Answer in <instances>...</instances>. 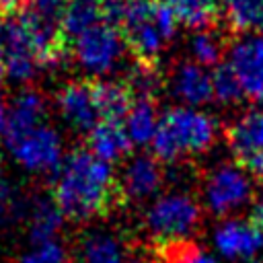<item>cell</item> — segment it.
<instances>
[{"instance_id":"cell-1","label":"cell","mask_w":263,"mask_h":263,"mask_svg":"<svg viewBox=\"0 0 263 263\" xmlns=\"http://www.w3.org/2000/svg\"><path fill=\"white\" fill-rule=\"evenodd\" d=\"M121 195L113 166L88 148L72 150L60 164L53 183V201L74 222H86L107 214Z\"/></svg>"},{"instance_id":"cell-2","label":"cell","mask_w":263,"mask_h":263,"mask_svg":"<svg viewBox=\"0 0 263 263\" xmlns=\"http://www.w3.org/2000/svg\"><path fill=\"white\" fill-rule=\"evenodd\" d=\"M218 121L212 113L195 107L175 105L160 115L152 138V154L160 162H179L185 156L208 152L218 140Z\"/></svg>"},{"instance_id":"cell-3","label":"cell","mask_w":263,"mask_h":263,"mask_svg":"<svg viewBox=\"0 0 263 263\" xmlns=\"http://www.w3.org/2000/svg\"><path fill=\"white\" fill-rule=\"evenodd\" d=\"M177 27L173 10L162 0H129L119 31L138 60L156 62L177 35Z\"/></svg>"},{"instance_id":"cell-4","label":"cell","mask_w":263,"mask_h":263,"mask_svg":"<svg viewBox=\"0 0 263 263\" xmlns=\"http://www.w3.org/2000/svg\"><path fill=\"white\" fill-rule=\"evenodd\" d=\"M201 220L197 199L187 191H168L158 195L144 214V226L154 245L189 240Z\"/></svg>"},{"instance_id":"cell-5","label":"cell","mask_w":263,"mask_h":263,"mask_svg":"<svg viewBox=\"0 0 263 263\" xmlns=\"http://www.w3.org/2000/svg\"><path fill=\"white\" fill-rule=\"evenodd\" d=\"M253 189L255 179L236 160L220 162L208 171L201 187V197L203 205L212 214L226 216L247 205L253 197Z\"/></svg>"},{"instance_id":"cell-6","label":"cell","mask_w":263,"mask_h":263,"mask_svg":"<svg viewBox=\"0 0 263 263\" xmlns=\"http://www.w3.org/2000/svg\"><path fill=\"white\" fill-rule=\"evenodd\" d=\"M70 49L84 72L92 76H103L121 62L125 41L117 27L109 23H99L74 37Z\"/></svg>"},{"instance_id":"cell-7","label":"cell","mask_w":263,"mask_h":263,"mask_svg":"<svg viewBox=\"0 0 263 263\" xmlns=\"http://www.w3.org/2000/svg\"><path fill=\"white\" fill-rule=\"evenodd\" d=\"M12 158L31 173H51L62 164V138L49 125H37L4 144Z\"/></svg>"},{"instance_id":"cell-8","label":"cell","mask_w":263,"mask_h":263,"mask_svg":"<svg viewBox=\"0 0 263 263\" xmlns=\"http://www.w3.org/2000/svg\"><path fill=\"white\" fill-rule=\"evenodd\" d=\"M226 64L251 101H263V35L247 33L228 47Z\"/></svg>"},{"instance_id":"cell-9","label":"cell","mask_w":263,"mask_h":263,"mask_svg":"<svg viewBox=\"0 0 263 263\" xmlns=\"http://www.w3.org/2000/svg\"><path fill=\"white\" fill-rule=\"evenodd\" d=\"M226 144L240 166L263 158V109H247L228 125Z\"/></svg>"},{"instance_id":"cell-10","label":"cell","mask_w":263,"mask_h":263,"mask_svg":"<svg viewBox=\"0 0 263 263\" xmlns=\"http://www.w3.org/2000/svg\"><path fill=\"white\" fill-rule=\"evenodd\" d=\"M168 88L175 101L185 107H195L201 109L210 101H214V90H212V72L208 68L195 64L193 60L179 62L168 80Z\"/></svg>"},{"instance_id":"cell-11","label":"cell","mask_w":263,"mask_h":263,"mask_svg":"<svg viewBox=\"0 0 263 263\" xmlns=\"http://www.w3.org/2000/svg\"><path fill=\"white\" fill-rule=\"evenodd\" d=\"M45 117V99L37 90H23L16 95L8 107L0 109V136L2 142L23 136L25 132L43 125Z\"/></svg>"},{"instance_id":"cell-12","label":"cell","mask_w":263,"mask_h":263,"mask_svg":"<svg viewBox=\"0 0 263 263\" xmlns=\"http://www.w3.org/2000/svg\"><path fill=\"white\" fill-rule=\"evenodd\" d=\"M58 111L62 119L76 132L90 134V129L101 121L95 97H92V86L90 82H70L66 84L58 97H55Z\"/></svg>"},{"instance_id":"cell-13","label":"cell","mask_w":263,"mask_h":263,"mask_svg":"<svg viewBox=\"0 0 263 263\" xmlns=\"http://www.w3.org/2000/svg\"><path fill=\"white\" fill-rule=\"evenodd\" d=\"M164 183V173L160 160L150 154H136L132 156L121 173L119 191L127 199H148L160 191Z\"/></svg>"},{"instance_id":"cell-14","label":"cell","mask_w":263,"mask_h":263,"mask_svg":"<svg viewBox=\"0 0 263 263\" xmlns=\"http://www.w3.org/2000/svg\"><path fill=\"white\" fill-rule=\"evenodd\" d=\"M214 242L226 257L249 259L263 247V232L249 220H226L216 228Z\"/></svg>"},{"instance_id":"cell-15","label":"cell","mask_w":263,"mask_h":263,"mask_svg":"<svg viewBox=\"0 0 263 263\" xmlns=\"http://www.w3.org/2000/svg\"><path fill=\"white\" fill-rule=\"evenodd\" d=\"M86 148L101 160L113 164L129 154L132 142L121 121H99L88 134Z\"/></svg>"},{"instance_id":"cell-16","label":"cell","mask_w":263,"mask_h":263,"mask_svg":"<svg viewBox=\"0 0 263 263\" xmlns=\"http://www.w3.org/2000/svg\"><path fill=\"white\" fill-rule=\"evenodd\" d=\"M90 86L101 121H123L134 103V97L125 86V82L95 80L90 82Z\"/></svg>"},{"instance_id":"cell-17","label":"cell","mask_w":263,"mask_h":263,"mask_svg":"<svg viewBox=\"0 0 263 263\" xmlns=\"http://www.w3.org/2000/svg\"><path fill=\"white\" fill-rule=\"evenodd\" d=\"M121 123L129 136L132 146H150L160 123V113L154 99H134Z\"/></svg>"},{"instance_id":"cell-18","label":"cell","mask_w":263,"mask_h":263,"mask_svg":"<svg viewBox=\"0 0 263 263\" xmlns=\"http://www.w3.org/2000/svg\"><path fill=\"white\" fill-rule=\"evenodd\" d=\"M162 2L173 10L181 27L193 31L212 29L222 14L220 0H162Z\"/></svg>"},{"instance_id":"cell-19","label":"cell","mask_w":263,"mask_h":263,"mask_svg":"<svg viewBox=\"0 0 263 263\" xmlns=\"http://www.w3.org/2000/svg\"><path fill=\"white\" fill-rule=\"evenodd\" d=\"M62 222H64V214L60 212V208L55 205L53 199L39 197L31 203L29 234H31V240H35L37 245L53 240V236L62 228Z\"/></svg>"},{"instance_id":"cell-20","label":"cell","mask_w":263,"mask_h":263,"mask_svg":"<svg viewBox=\"0 0 263 263\" xmlns=\"http://www.w3.org/2000/svg\"><path fill=\"white\" fill-rule=\"evenodd\" d=\"M99 23H105L101 0H68L62 16V33L66 39H74Z\"/></svg>"},{"instance_id":"cell-21","label":"cell","mask_w":263,"mask_h":263,"mask_svg":"<svg viewBox=\"0 0 263 263\" xmlns=\"http://www.w3.org/2000/svg\"><path fill=\"white\" fill-rule=\"evenodd\" d=\"M228 25L240 33L263 29V0H220Z\"/></svg>"},{"instance_id":"cell-22","label":"cell","mask_w":263,"mask_h":263,"mask_svg":"<svg viewBox=\"0 0 263 263\" xmlns=\"http://www.w3.org/2000/svg\"><path fill=\"white\" fill-rule=\"evenodd\" d=\"M123 82L134 99H154V95L162 86V76L160 70L156 68V62L136 60L127 70Z\"/></svg>"},{"instance_id":"cell-23","label":"cell","mask_w":263,"mask_h":263,"mask_svg":"<svg viewBox=\"0 0 263 263\" xmlns=\"http://www.w3.org/2000/svg\"><path fill=\"white\" fill-rule=\"evenodd\" d=\"M189 51L195 64L203 68H216L218 64H222L226 47L220 35L205 29V31H195V35L189 41Z\"/></svg>"},{"instance_id":"cell-24","label":"cell","mask_w":263,"mask_h":263,"mask_svg":"<svg viewBox=\"0 0 263 263\" xmlns=\"http://www.w3.org/2000/svg\"><path fill=\"white\" fill-rule=\"evenodd\" d=\"M86 263H123V249L111 234H90L82 245Z\"/></svg>"},{"instance_id":"cell-25","label":"cell","mask_w":263,"mask_h":263,"mask_svg":"<svg viewBox=\"0 0 263 263\" xmlns=\"http://www.w3.org/2000/svg\"><path fill=\"white\" fill-rule=\"evenodd\" d=\"M156 263H216L208 253H203L191 240L154 245Z\"/></svg>"},{"instance_id":"cell-26","label":"cell","mask_w":263,"mask_h":263,"mask_svg":"<svg viewBox=\"0 0 263 263\" xmlns=\"http://www.w3.org/2000/svg\"><path fill=\"white\" fill-rule=\"evenodd\" d=\"M212 90H214V99L220 105H234L245 97L236 74L226 62L218 64L212 70Z\"/></svg>"},{"instance_id":"cell-27","label":"cell","mask_w":263,"mask_h":263,"mask_svg":"<svg viewBox=\"0 0 263 263\" xmlns=\"http://www.w3.org/2000/svg\"><path fill=\"white\" fill-rule=\"evenodd\" d=\"M68 0H25L23 12H27L33 18H39L49 25L62 27V16L66 10Z\"/></svg>"},{"instance_id":"cell-28","label":"cell","mask_w":263,"mask_h":263,"mask_svg":"<svg viewBox=\"0 0 263 263\" xmlns=\"http://www.w3.org/2000/svg\"><path fill=\"white\" fill-rule=\"evenodd\" d=\"M64 261H66V249L55 240L37 245L31 253H27L21 259V263H64Z\"/></svg>"},{"instance_id":"cell-29","label":"cell","mask_w":263,"mask_h":263,"mask_svg":"<svg viewBox=\"0 0 263 263\" xmlns=\"http://www.w3.org/2000/svg\"><path fill=\"white\" fill-rule=\"evenodd\" d=\"M127 2L129 0H101L103 21L119 29V25L123 21V14H125V8H127Z\"/></svg>"},{"instance_id":"cell-30","label":"cell","mask_w":263,"mask_h":263,"mask_svg":"<svg viewBox=\"0 0 263 263\" xmlns=\"http://www.w3.org/2000/svg\"><path fill=\"white\" fill-rule=\"evenodd\" d=\"M10 210H12V193H10V187L0 179V226L10 216Z\"/></svg>"},{"instance_id":"cell-31","label":"cell","mask_w":263,"mask_h":263,"mask_svg":"<svg viewBox=\"0 0 263 263\" xmlns=\"http://www.w3.org/2000/svg\"><path fill=\"white\" fill-rule=\"evenodd\" d=\"M25 0H0V14H4V18L14 16L23 10Z\"/></svg>"},{"instance_id":"cell-32","label":"cell","mask_w":263,"mask_h":263,"mask_svg":"<svg viewBox=\"0 0 263 263\" xmlns=\"http://www.w3.org/2000/svg\"><path fill=\"white\" fill-rule=\"evenodd\" d=\"M249 222H251L255 228H259V230L263 232V195L253 203V208H251V216H249Z\"/></svg>"},{"instance_id":"cell-33","label":"cell","mask_w":263,"mask_h":263,"mask_svg":"<svg viewBox=\"0 0 263 263\" xmlns=\"http://www.w3.org/2000/svg\"><path fill=\"white\" fill-rule=\"evenodd\" d=\"M4 70V23H0V74Z\"/></svg>"},{"instance_id":"cell-34","label":"cell","mask_w":263,"mask_h":263,"mask_svg":"<svg viewBox=\"0 0 263 263\" xmlns=\"http://www.w3.org/2000/svg\"><path fill=\"white\" fill-rule=\"evenodd\" d=\"M0 109H2V88H0Z\"/></svg>"}]
</instances>
